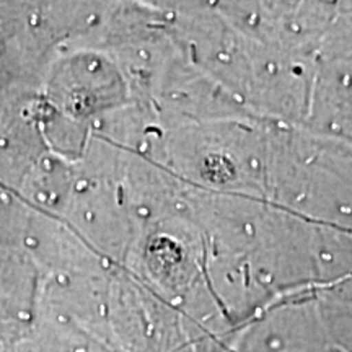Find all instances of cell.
Instances as JSON below:
<instances>
[{"label": "cell", "instance_id": "cell-1", "mask_svg": "<svg viewBox=\"0 0 352 352\" xmlns=\"http://www.w3.org/2000/svg\"><path fill=\"white\" fill-rule=\"evenodd\" d=\"M25 245L28 246V248H36V246L39 245V241L34 239V236H26L25 239Z\"/></svg>", "mask_w": 352, "mask_h": 352}, {"label": "cell", "instance_id": "cell-2", "mask_svg": "<svg viewBox=\"0 0 352 352\" xmlns=\"http://www.w3.org/2000/svg\"><path fill=\"white\" fill-rule=\"evenodd\" d=\"M30 23H32V26H38L41 23V16L36 15V13H33V15L30 16Z\"/></svg>", "mask_w": 352, "mask_h": 352}, {"label": "cell", "instance_id": "cell-3", "mask_svg": "<svg viewBox=\"0 0 352 352\" xmlns=\"http://www.w3.org/2000/svg\"><path fill=\"white\" fill-rule=\"evenodd\" d=\"M19 318L21 321H30V320H32V314H30V311H20Z\"/></svg>", "mask_w": 352, "mask_h": 352}, {"label": "cell", "instance_id": "cell-4", "mask_svg": "<svg viewBox=\"0 0 352 352\" xmlns=\"http://www.w3.org/2000/svg\"><path fill=\"white\" fill-rule=\"evenodd\" d=\"M0 199L3 201V204H8V202H10V197H8V195H6V192H2V195H0Z\"/></svg>", "mask_w": 352, "mask_h": 352}, {"label": "cell", "instance_id": "cell-5", "mask_svg": "<svg viewBox=\"0 0 352 352\" xmlns=\"http://www.w3.org/2000/svg\"><path fill=\"white\" fill-rule=\"evenodd\" d=\"M57 280H59L60 285H67V277H65V276H59V277H57Z\"/></svg>", "mask_w": 352, "mask_h": 352}, {"label": "cell", "instance_id": "cell-6", "mask_svg": "<svg viewBox=\"0 0 352 352\" xmlns=\"http://www.w3.org/2000/svg\"><path fill=\"white\" fill-rule=\"evenodd\" d=\"M43 166H44V168H46L47 171H50V170L52 168V165H51L50 160H44V165H43Z\"/></svg>", "mask_w": 352, "mask_h": 352}, {"label": "cell", "instance_id": "cell-7", "mask_svg": "<svg viewBox=\"0 0 352 352\" xmlns=\"http://www.w3.org/2000/svg\"><path fill=\"white\" fill-rule=\"evenodd\" d=\"M7 144H8V142H7V139H6V138H2V139H0V147H6Z\"/></svg>", "mask_w": 352, "mask_h": 352}, {"label": "cell", "instance_id": "cell-8", "mask_svg": "<svg viewBox=\"0 0 352 352\" xmlns=\"http://www.w3.org/2000/svg\"><path fill=\"white\" fill-rule=\"evenodd\" d=\"M74 352H88V351H87V347L82 346V347H77V349H74Z\"/></svg>", "mask_w": 352, "mask_h": 352}, {"label": "cell", "instance_id": "cell-9", "mask_svg": "<svg viewBox=\"0 0 352 352\" xmlns=\"http://www.w3.org/2000/svg\"><path fill=\"white\" fill-rule=\"evenodd\" d=\"M36 197H38V201H44L46 199V195H38Z\"/></svg>", "mask_w": 352, "mask_h": 352}]
</instances>
